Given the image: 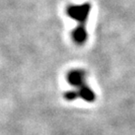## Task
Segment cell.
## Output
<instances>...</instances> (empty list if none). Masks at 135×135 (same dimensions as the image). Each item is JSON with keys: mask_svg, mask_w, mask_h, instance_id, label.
Wrapping results in <instances>:
<instances>
[{"mask_svg": "<svg viewBox=\"0 0 135 135\" xmlns=\"http://www.w3.org/2000/svg\"><path fill=\"white\" fill-rule=\"evenodd\" d=\"M89 11H90V8L88 5L72 6L70 7L68 9V13L72 19L79 22L78 26L76 27L73 33L74 40L78 43H82L86 38V33H85V28H84V25L87 19Z\"/></svg>", "mask_w": 135, "mask_h": 135, "instance_id": "1", "label": "cell"}, {"mask_svg": "<svg viewBox=\"0 0 135 135\" xmlns=\"http://www.w3.org/2000/svg\"><path fill=\"white\" fill-rule=\"evenodd\" d=\"M69 82L71 85H73L74 88L78 89V92L82 99H85L87 100H91L93 99V93L91 89H89L84 84V76L80 71H73L69 75Z\"/></svg>", "mask_w": 135, "mask_h": 135, "instance_id": "2", "label": "cell"}]
</instances>
